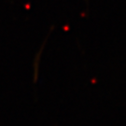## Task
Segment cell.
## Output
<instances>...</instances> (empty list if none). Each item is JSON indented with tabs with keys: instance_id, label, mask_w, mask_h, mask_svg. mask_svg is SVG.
I'll return each instance as SVG.
<instances>
[]
</instances>
